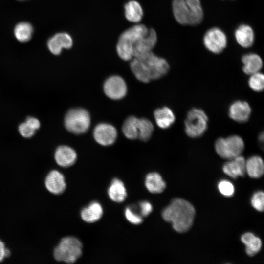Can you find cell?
Instances as JSON below:
<instances>
[{"instance_id":"cell-13","label":"cell","mask_w":264,"mask_h":264,"mask_svg":"<svg viewBox=\"0 0 264 264\" xmlns=\"http://www.w3.org/2000/svg\"><path fill=\"white\" fill-rule=\"evenodd\" d=\"M228 112L232 120L239 123H244L250 116L251 109L247 102L238 100L230 105Z\"/></svg>"},{"instance_id":"cell-5","label":"cell","mask_w":264,"mask_h":264,"mask_svg":"<svg viewBox=\"0 0 264 264\" xmlns=\"http://www.w3.org/2000/svg\"><path fill=\"white\" fill-rule=\"evenodd\" d=\"M208 117L200 109L193 108L188 113L185 121V131L191 138L202 135L207 128Z\"/></svg>"},{"instance_id":"cell-10","label":"cell","mask_w":264,"mask_h":264,"mask_svg":"<svg viewBox=\"0 0 264 264\" xmlns=\"http://www.w3.org/2000/svg\"><path fill=\"white\" fill-rule=\"evenodd\" d=\"M157 42V34L153 29L141 37L133 48V58H139L152 51Z\"/></svg>"},{"instance_id":"cell-40","label":"cell","mask_w":264,"mask_h":264,"mask_svg":"<svg viewBox=\"0 0 264 264\" xmlns=\"http://www.w3.org/2000/svg\"><path fill=\"white\" fill-rule=\"evenodd\" d=\"M259 140L262 142H263L264 140V134L263 132L261 133V134H260L259 137Z\"/></svg>"},{"instance_id":"cell-21","label":"cell","mask_w":264,"mask_h":264,"mask_svg":"<svg viewBox=\"0 0 264 264\" xmlns=\"http://www.w3.org/2000/svg\"><path fill=\"white\" fill-rule=\"evenodd\" d=\"M154 117L157 125L163 129L171 127L176 119L173 111L167 107L155 110L154 111Z\"/></svg>"},{"instance_id":"cell-19","label":"cell","mask_w":264,"mask_h":264,"mask_svg":"<svg viewBox=\"0 0 264 264\" xmlns=\"http://www.w3.org/2000/svg\"><path fill=\"white\" fill-rule=\"evenodd\" d=\"M242 70L245 74L251 75L259 72L263 66V61L260 56L255 53H248L242 58Z\"/></svg>"},{"instance_id":"cell-36","label":"cell","mask_w":264,"mask_h":264,"mask_svg":"<svg viewBox=\"0 0 264 264\" xmlns=\"http://www.w3.org/2000/svg\"><path fill=\"white\" fill-rule=\"evenodd\" d=\"M19 132L23 137L29 138L34 134L35 131L24 122L19 125Z\"/></svg>"},{"instance_id":"cell-31","label":"cell","mask_w":264,"mask_h":264,"mask_svg":"<svg viewBox=\"0 0 264 264\" xmlns=\"http://www.w3.org/2000/svg\"><path fill=\"white\" fill-rule=\"evenodd\" d=\"M152 123L147 119L141 118L138 120V138L146 141L151 137L154 132Z\"/></svg>"},{"instance_id":"cell-2","label":"cell","mask_w":264,"mask_h":264,"mask_svg":"<svg viewBox=\"0 0 264 264\" xmlns=\"http://www.w3.org/2000/svg\"><path fill=\"white\" fill-rule=\"evenodd\" d=\"M149 30L145 25L137 24L124 31L120 35L116 47L119 57L124 61L131 60L133 58L134 45Z\"/></svg>"},{"instance_id":"cell-3","label":"cell","mask_w":264,"mask_h":264,"mask_svg":"<svg viewBox=\"0 0 264 264\" xmlns=\"http://www.w3.org/2000/svg\"><path fill=\"white\" fill-rule=\"evenodd\" d=\"M81 242L73 236L63 238L53 250V257L58 262L67 264L75 262L82 254Z\"/></svg>"},{"instance_id":"cell-15","label":"cell","mask_w":264,"mask_h":264,"mask_svg":"<svg viewBox=\"0 0 264 264\" xmlns=\"http://www.w3.org/2000/svg\"><path fill=\"white\" fill-rule=\"evenodd\" d=\"M229 160L223 166L224 173L234 179L244 176L246 174L245 158L240 155Z\"/></svg>"},{"instance_id":"cell-25","label":"cell","mask_w":264,"mask_h":264,"mask_svg":"<svg viewBox=\"0 0 264 264\" xmlns=\"http://www.w3.org/2000/svg\"><path fill=\"white\" fill-rule=\"evenodd\" d=\"M124 10L125 18L129 22L137 23L142 19L143 9L137 1H129L124 5Z\"/></svg>"},{"instance_id":"cell-6","label":"cell","mask_w":264,"mask_h":264,"mask_svg":"<svg viewBox=\"0 0 264 264\" xmlns=\"http://www.w3.org/2000/svg\"><path fill=\"white\" fill-rule=\"evenodd\" d=\"M64 121L67 131L76 134L87 132L90 125V115L88 111L82 108L69 110L66 114Z\"/></svg>"},{"instance_id":"cell-37","label":"cell","mask_w":264,"mask_h":264,"mask_svg":"<svg viewBox=\"0 0 264 264\" xmlns=\"http://www.w3.org/2000/svg\"><path fill=\"white\" fill-rule=\"evenodd\" d=\"M139 213L142 217L148 216L152 211L153 207L148 201H142L139 203Z\"/></svg>"},{"instance_id":"cell-23","label":"cell","mask_w":264,"mask_h":264,"mask_svg":"<svg viewBox=\"0 0 264 264\" xmlns=\"http://www.w3.org/2000/svg\"><path fill=\"white\" fill-rule=\"evenodd\" d=\"M145 185L147 189L153 194L162 193L166 187L160 175L156 172H151L146 175Z\"/></svg>"},{"instance_id":"cell-32","label":"cell","mask_w":264,"mask_h":264,"mask_svg":"<svg viewBox=\"0 0 264 264\" xmlns=\"http://www.w3.org/2000/svg\"><path fill=\"white\" fill-rule=\"evenodd\" d=\"M248 80L249 87L255 92L263 91L264 88V76L260 72L250 75Z\"/></svg>"},{"instance_id":"cell-20","label":"cell","mask_w":264,"mask_h":264,"mask_svg":"<svg viewBox=\"0 0 264 264\" xmlns=\"http://www.w3.org/2000/svg\"><path fill=\"white\" fill-rule=\"evenodd\" d=\"M172 9L174 17L179 23L189 25L190 11L185 0H173Z\"/></svg>"},{"instance_id":"cell-8","label":"cell","mask_w":264,"mask_h":264,"mask_svg":"<svg viewBox=\"0 0 264 264\" xmlns=\"http://www.w3.org/2000/svg\"><path fill=\"white\" fill-rule=\"evenodd\" d=\"M227 42L225 34L221 29L217 27L209 29L203 37L205 47L215 54L221 53L226 47Z\"/></svg>"},{"instance_id":"cell-12","label":"cell","mask_w":264,"mask_h":264,"mask_svg":"<svg viewBox=\"0 0 264 264\" xmlns=\"http://www.w3.org/2000/svg\"><path fill=\"white\" fill-rule=\"evenodd\" d=\"M44 185L49 193L55 195H60L66 189L65 177L60 171L52 170L46 176Z\"/></svg>"},{"instance_id":"cell-24","label":"cell","mask_w":264,"mask_h":264,"mask_svg":"<svg viewBox=\"0 0 264 264\" xmlns=\"http://www.w3.org/2000/svg\"><path fill=\"white\" fill-rule=\"evenodd\" d=\"M246 173L251 178H258L264 174V164L262 158L257 155L249 157L245 162Z\"/></svg>"},{"instance_id":"cell-7","label":"cell","mask_w":264,"mask_h":264,"mask_svg":"<svg viewBox=\"0 0 264 264\" xmlns=\"http://www.w3.org/2000/svg\"><path fill=\"white\" fill-rule=\"evenodd\" d=\"M144 62L151 80L159 79L168 72L170 66L167 61L155 55L152 51L137 58Z\"/></svg>"},{"instance_id":"cell-18","label":"cell","mask_w":264,"mask_h":264,"mask_svg":"<svg viewBox=\"0 0 264 264\" xmlns=\"http://www.w3.org/2000/svg\"><path fill=\"white\" fill-rule=\"evenodd\" d=\"M103 214L102 206L97 201L91 202L81 211L82 219L87 223H93L99 220Z\"/></svg>"},{"instance_id":"cell-22","label":"cell","mask_w":264,"mask_h":264,"mask_svg":"<svg viewBox=\"0 0 264 264\" xmlns=\"http://www.w3.org/2000/svg\"><path fill=\"white\" fill-rule=\"evenodd\" d=\"M108 194L113 201L117 203L123 202L127 196L124 183L118 178H114L108 188Z\"/></svg>"},{"instance_id":"cell-17","label":"cell","mask_w":264,"mask_h":264,"mask_svg":"<svg viewBox=\"0 0 264 264\" xmlns=\"http://www.w3.org/2000/svg\"><path fill=\"white\" fill-rule=\"evenodd\" d=\"M235 38L238 44L244 48L251 46L254 41V33L248 25L242 24L235 31Z\"/></svg>"},{"instance_id":"cell-14","label":"cell","mask_w":264,"mask_h":264,"mask_svg":"<svg viewBox=\"0 0 264 264\" xmlns=\"http://www.w3.org/2000/svg\"><path fill=\"white\" fill-rule=\"evenodd\" d=\"M72 44L73 40L70 35L64 32L56 34L47 42L49 50L56 55L60 54L63 48H70Z\"/></svg>"},{"instance_id":"cell-41","label":"cell","mask_w":264,"mask_h":264,"mask_svg":"<svg viewBox=\"0 0 264 264\" xmlns=\"http://www.w3.org/2000/svg\"></svg>"},{"instance_id":"cell-29","label":"cell","mask_w":264,"mask_h":264,"mask_svg":"<svg viewBox=\"0 0 264 264\" xmlns=\"http://www.w3.org/2000/svg\"><path fill=\"white\" fill-rule=\"evenodd\" d=\"M138 120L136 117L131 116L124 121L122 132L127 138L135 139L138 138Z\"/></svg>"},{"instance_id":"cell-11","label":"cell","mask_w":264,"mask_h":264,"mask_svg":"<svg viewBox=\"0 0 264 264\" xmlns=\"http://www.w3.org/2000/svg\"><path fill=\"white\" fill-rule=\"evenodd\" d=\"M117 134V131L114 127L107 123L99 124L93 130L95 141L103 146H109L114 143Z\"/></svg>"},{"instance_id":"cell-26","label":"cell","mask_w":264,"mask_h":264,"mask_svg":"<svg viewBox=\"0 0 264 264\" xmlns=\"http://www.w3.org/2000/svg\"><path fill=\"white\" fill-rule=\"evenodd\" d=\"M241 241L245 244L246 252L249 256H254L260 251L261 240L253 233L247 232L243 234L241 237Z\"/></svg>"},{"instance_id":"cell-34","label":"cell","mask_w":264,"mask_h":264,"mask_svg":"<svg viewBox=\"0 0 264 264\" xmlns=\"http://www.w3.org/2000/svg\"><path fill=\"white\" fill-rule=\"evenodd\" d=\"M253 207L258 211L264 210V194L262 191H258L254 194L251 200Z\"/></svg>"},{"instance_id":"cell-39","label":"cell","mask_w":264,"mask_h":264,"mask_svg":"<svg viewBox=\"0 0 264 264\" xmlns=\"http://www.w3.org/2000/svg\"><path fill=\"white\" fill-rule=\"evenodd\" d=\"M25 123L35 131L38 129L40 126L39 121L37 118L32 117H28Z\"/></svg>"},{"instance_id":"cell-30","label":"cell","mask_w":264,"mask_h":264,"mask_svg":"<svg viewBox=\"0 0 264 264\" xmlns=\"http://www.w3.org/2000/svg\"><path fill=\"white\" fill-rule=\"evenodd\" d=\"M33 32L32 25L28 22H22L15 27L14 34L16 39L21 42H26L30 40Z\"/></svg>"},{"instance_id":"cell-28","label":"cell","mask_w":264,"mask_h":264,"mask_svg":"<svg viewBox=\"0 0 264 264\" xmlns=\"http://www.w3.org/2000/svg\"><path fill=\"white\" fill-rule=\"evenodd\" d=\"M131 69L136 79L143 83L151 81L144 62L141 59L133 58L130 63Z\"/></svg>"},{"instance_id":"cell-1","label":"cell","mask_w":264,"mask_h":264,"mask_svg":"<svg viewBox=\"0 0 264 264\" xmlns=\"http://www.w3.org/2000/svg\"><path fill=\"white\" fill-rule=\"evenodd\" d=\"M195 215L194 206L182 198L174 199L162 212L164 220L171 222L176 232L184 233L192 226Z\"/></svg>"},{"instance_id":"cell-4","label":"cell","mask_w":264,"mask_h":264,"mask_svg":"<svg viewBox=\"0 0 264 264\" xmlns=\"http://www.w3.org/2000/svg\"><path fill=\"white\" fill-rule=\"evenodd\" d=\"M215 149L220 157L230 160L242 154L244 149V142L238 135L220 137L215 142Z\"/></svg>"},{"instance_id":"cell-35","label":"cell","mask_w":264,"mask_h":264,"mask_svg":"<svg viewBox=\"0 0 264 264\" xmlns=\"http://www.w3.org/2000/svg\"><path fill=\"white\" fill-rule=\"evenodd\" d=\"M220 193L226 197H231L234 193L233 184L226 180H221L218 185Z\"/></svg>"},{"instance_id":"cell-9","label":"cell","mask_w":264,"mask_h":264,"mask_svg":"<svg viewBox=\"0 0 264 264\" xmlns=\"http://www.w3.org/2000/svg\"><path fill=\"white\" fill-rule=\"evenodd\" d=\"M104 90L106 95L113 100L123 98L126 94L127 88L124 79L119 76H112L105 82Z\"/></svg>"},{"instance_id":"cell-38","label":"cell","mask_w":264,"mask_h":264,"mask_svg":"<svg viewBox=\"0 0 264 264\" xmlns=\"http://www.w3.org/2000/svg\"><path fill=\"white\" fill-rule=\"evenodd\" d=\"M10 250L6 246L5 243L0 240V263L10 255Z\"/></svg>"},{"instance_id":"cell-33","label":"cell","mask_w":264,"mask_h":264,"mask_svg":"<svg viewBox=\"0 0 264 264\" xmlns=\"http://www.w3.org/2000/svg\"><path fill=\"white\" fill-rule=\"evenodd\" d=\"M124 214L128 221L133 224L138 225L143 221V217L137 211V207L135 205L127 207Z\"/></svg>"},{"instance_id":"cell-16","label":"cell","mask_w":264,"mask_h":264,"mask_svg":"<svg viewBox=\"0 0 264 264\" xmlns=\"http://www.w3.org/2000/svg\"><path fill=\"white\" fill-rule=\"evenodd\" d=\"M54 159L60 166L66 168L73 165L77 159V154L71 147L67 146L58 147L54 153Z\"/></svg>"},{"instance_id":"cell-27","label":"cell","mask_w":264,"mask_h":264,"mask_svg":"<svg viewBox=\"0 0 264 264\" xmlns=\"http://www.w3.org/2000/svg\"><path fill=\"white\" fill-rule=\"evenodd\" d=\"M190 11L189 25L199 24L203 18V12L200 0H185Z\"/></svg>"}]
</instances>
